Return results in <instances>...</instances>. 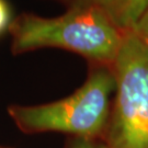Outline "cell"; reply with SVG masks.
Returning a JSON list of instances; mask_svg holds the SVG:
<instances>
[{
	"mask_svg": "<svg viewBox=\"0 0 148 148\" xmlns=\"http://www.w3.org/2000/svg\"><path fill=\"white\" fill-rule=\"evenodd\" d=\"M97 5L123 33L134 31L148 12V0H98Z\"/></svg>",
	"mask_w": 148,
	"mask_h": 148,
	"instance_id": "277c9868",
	"label": "cell"
},
{
	"mask_svg": "<svg viewBox=\"0 0 148 148\" xmlns=\"http://www.w3.org/2000/svg\"><path fill=\"white\" fill-rule=\"evenodd\" d=\"M66 148H108L101 139H85V138L70 137Z\"/></svg>",
	"mask_w": 148,
	"mask_h": 148,
	"instance_id": "8992f818",
	"label": "cell"
},
{
	"mask_svg": "<svg viewBox=\"0 0 148 148\" xmlns=\"http://www.w3.org/2000/svg\"><path fill=\"white\" fill-rule=\"evenodd\" d=\"M114 91L115 78L112 67L91 64L86 81L74 93L44 104H11L8 114L24 134L54 132L102 140Z\"/></svg>",
	"mask_w": 148,
	"mask_h": 148,
	"instance_id": "7a4b0ae2",
	"label": "cell"
},
{
	"mask_svg": "<svg viewBox=\"0 0 148 148\" xmlns=\"http://www.w3.org/2000/svg\"><path fill=\"white\" fill-rule=\"evenodd\" d=\"M112 70L115 91L102 140L108 148H148V48L133 32Z\"/></svg>",
	"mask_w": 148,
	"mask_h": 148,
	"instance_id": "3957f363",
	"label": "cell"
},
{
	"mask_svg": "<svg viewBox=\"0 0 148 148\" xmlns=\"http://www.w3.org/2000/svg\"><path fill=\"white\" fill-rule=\"evenodd\" d=\"M60 2H63L64 5L70 8H77V7H85V5H97L98 0H59Z\"/></svg>",
	"mask_w": 148,
	"mask_h": 148,
	"instance_id": "ba28073f",
	"label": "cell"
},
{
	"mask_svg": "<svg viewBox=\"0 0 148 148\" xmlns=\"http://www.w3.org/2000/svg\"><path fill=\"white\" fill-rule=\"evenodd\" d=\"M133 33L143 42V44L148 48V12L143 16L136 27L134 29Z\"/></svg>",
	"mask_w": 148,
	"mask_h": 148,
	"instance_id": "52a82bcc",
	"label": "cell"
},
{
	"mask_svg": "<svg viewBox=\"0 0 148 148\" xmlns=\"http://www.w3.org/2000/svg\"><path fill=\"white\" fill-rule=\"evenodd\" d=\"M0 148H11V147H3V146H0Z\"/></svg>",
	"mask_w": 148,
	"mask_h": 148,
	"instance_id": "9c48e42d",
	"label": "cell"
},
{
	"mask_svg": "<svg viewBox=\"0 0 148 148\" xmlns=\"http://www.w3.org/2000/svg\"><path fill=\"white\" fill-rule=\"evenodd\" d=\"M12 21L13 16L10 5L7 0H0V35H2L5 32H9Z\"/></svg>",
	"mask_w": 148,
	"mask_h": 148,
	"instance_id": "5b68a950",
	"label": "cell"
},
{
	"mask_svg": "<svg viewBox=\"0 0 148 148\" xmlns=\"http://www.w3.org/2000/svg\"><path fill=\"white\" fill-rule=\"evenodd\" d=\"M13 55L41 48H60L88 59L90 64L112 67L126 33L120 31L98 5L70 8L64 14L44 18L21 13L9 27Z\"/></svg>",
	"mask_w": 148,
	"mask_h": 148,
	"instance_id": "6da1fadb",
	"label": "cell"
}]
</instances>
